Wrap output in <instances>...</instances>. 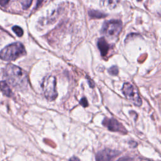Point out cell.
Masks as SVG:
<instances>
[{
  "label": "cell",
  "mask_w": 161,
  "mask_h": 161,
  "mask_svg": "<svg viewBox=\"0 0 161 161\" xmlns=\"http://www.w3.org/2000/svg\"><path fill=\"white\" fill-rule=\"evenodd\" d=\"M89 14L92 18H102L106 16V14H103V13L95 10L90 11L89 12Z\"/></svg>",
  "instance_id": "obj_11"
},
{
  "label": "cell",
  "mask_w": 161,
  "mask_h": 161,
  "mask_svg": "<svg viewBox=\"0 0 161 161\" xmlns=\"http://www.w3.org/2000/svg\"><path fill=\"white\" fill-rule=\"evenodd\" d=\"M0 89L3 92V94L6 95V96H11L12 95V92L11 91L10 87H9L8 84L5 81H1L0 82Z\"/></svg>",
  "instance_id": "obj_9"
},
{
  "label": "cell",
  "mask_w": 161,
  "mask_h": 161,
  "mask_svg": "<svg viewBox=\"0 0 161 161\" xmlns=\"http://www.w3.org/2000/svg\"><path fill=\"white\" fill-rule=\"evenodd\" d=\"M122 23L119 20H109L106 21L102 28V33L109 38H114L121 32Z\"/></svg>",
  "instance_id": "obj_4"
},
{
  "label": "cell",
  "mask_w": 161,
  "mask_h": 161,
  "mask_svg": "<svg viewBox=\"0 0 161 161\" xmlns=\"http://www.w3.org/2000/svg\"><path fill=\"white\" fill-rule=\"evenodd\" d=\"M20 3L21 4V6L23 9H27L28 8L32 3L33 0H19Z\"/></svg>",
  "instance_id": "obj_12"
},
{
  "label": "cell",
  "mask_w": 161,
  "mask_h": 161,
  "mask_svg": "<svg viewBox=\"0 0 161 161\" xmlns=\"http://www.w3.org/2000/svg\"><path fill=\"white\" fill-rule=\"evenodd\" d=\"M80 104L83 106V107H87L88 106V103L86 99V97H82L80 100Z\"/></svg>",
  "instance_id": "obj_15"
},
{
  "label": "cell",
  "mask_w": 161,
  "mask_h": 161,
  "mask_svg": "<svg viewBox=\"0 0 161 161\" xmlns=\"http://www.w3.org/2000/svg\"><path fill=\"white\" fill-rule=\"evenodd\" d=\"M97 47L100 50L102 56H106L109 49V45L104 38H101L97 41Z\"/></svg>",
  "instance_id": "obj_8"
},
{
  "label": "cell",
  "mask_w": 161,
  "mask_h": 161,
  "mask_svg": "<svg viewBox=\"0 0 161 161\" xmlns=\"http://www.w3.org/2000/svg\"><path fill=\"white\" fill-rule=\"evenodd\" d=\"M138 1H141V0H138Z\"/></svg>",
  "instance_id": "obj_17"
},
{
  "label": "cell",
  "mask_w": 161,
  "mask_h": 161,
  "mask_svg": "<svg viewBox=\"0 0 161 161\" xmlns=\"http://www.w3.org/2000/svg\"><path fill=\"white\" fill-rule=\"evenodd\" d=\"M100 1L103 6L112 9L118 4L119 0H100Z\"/></svg>",
  "instance_id": "obj_10"
},
{
  "label": "cell",
  "mask_w": 161,
  "mask_h": 161,
  "mask_svg": "<svg viewBox=\"0 0 161 161\" xmlns=\"http://www.w3.org/2000/svg\"><path fill=\"white\" fill-rule=\"evenodd\" d=\"M13 31L16 34L17 36H21L23 34V31L22 30L21 28H20L19 26H14L12 28Z\"/></svg>",
  "instance_id": "obj_13"
},
{
  "label": "cell",
  "mask_w": 161,
  "mask_h": 161,
  "mask_svg": "<svg viewBox=\"0 0 161 161\" xmlns=\"http://www.w3.org/2000/svg\"><path fill=\"white\" fill-rule=\"evenodd\" d=\"M122 92L125 97L135 105L140 106L142 105V99L139 96L136 88L129 82H126L122 87Z\"/></svg>",
  "instance_id": "obj_5"
},
{
  "label": "cell",
  "mask_w": 161,
  "mask_h": 161,
  "mask_svg": "<svg viewBox=\"0 0 161 161\" xmlns=\"http://www.w3.org/2000/svg\"><path fill=\"white\" fill-rule=\"evenodd\" d=\"M103 124L104 126L108 128V130L112 131H118L122 133H126V130L123 126L114 118H104Z\"/></svg>",
  "instance_id": "obj_6"
},
{
  "label": "cell",
  "mask_w": 161,
  "mask_h": 161,
  "mask_svg": "<svg viewBox=\"0 0 161 161\" xmlns=\"http://www.w3.org/2000/svg\"><path fill=\"white\" fill-rule=\"evenodd\" d=\"M4 74L8 82L18 89H25L28 86L26 73L19 67L9 64L5 67Z\"/></svg>",
  "instance_id": "obj_1"
},
{
  "label": "cell",
  "mask_w": 161,
  "mask_h": 161,
  "mask_svg": "<svg viewBox=\"0 0 161 161\" xmlns=\"http://www.w3.org/2000/svg\"><path fill=\"white\" fill-rule=\"evenodd\" d=\"M26 54L23 45L19 42L11 43L0 51V58L6 61L14 60Z\"/></svg>",
  "instance_id": "obj_2"
},
{
  "label": "cell",
  "mask_w": 161,
  "mask_h": 161,
  "mask_svg": "<svg viewBox=\"0 0 161 161\" xmlns=\"http://www.w3.org/2000/svg\"><path fill=\"white\" fill-rule=\"evenodd\" d=\"M43 94L48 101H53L57 96L56 91V78L53 75H49L45 78L42 84Z\"/></svg>",
  "instance_id": "obj_3"
},
{
  "label": "cell",
  "mask_w": 161,
  "mask_h": 161,
  "mask_svg": "<svg viewBox=\"0 0 161 161\" xmlns=\"http://www.w3.org/2000/svg\"><path fill=\"white\" fill-rule=\"evenodd\" d=\"M119 152L114 150L105 149L97 153L96 155V160H109L115 157Z\"/></svg>",
  "instance_id": "obj_7"
},
{
  "label": "cell",
  "mask_w": 161,
  "mask_h": 161,
  "mask_svg": "<svg viewBox=\"0 0 161 161\" xmlns=\"http://www.w3.org/2000/svg\"><path fill=\"white\" fill-rule=\"evenodd\" d=\"M10 0H0V5L1 6H5L8 4Z\"/></svg>",
  "instance_id": "obj_16"
},
{
  "label": "cell",
  "mask_w": 161,
  "mask_h": 161,
  "mask_svg": "<svg viewBox=\"0 0 161 161\" xmlns=\"http://www.w3.org/2000/svg\"><path fill=\"white\" fill-rule=\"evenodd\" d=\"M108 72L113 75H116L118 74V69L116 66H113L108 69Z\"/></svg>",
  "instance_id": "obj_14"
}]
</instances>
